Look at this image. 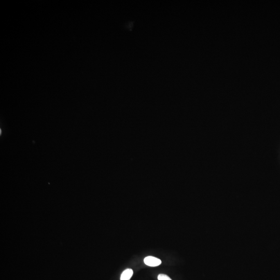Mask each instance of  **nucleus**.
I'll return each mask as SVG.
<instances>
[{
    "label": "nucleus",
    "instance_id": "7ed1b4c3",
    "mask_svg": "<svg viewBox=\"0 0 280 280\" xmlns=\"http://www.w3.org/2000/svg\"><path fill=\"white\" fill-rule=\"evenodd\" d=\"M158 280H172V279L168 277L167 275H164V274H160L158 275Z\"/></svg>",
    "mask_w": 280,
    "mask_h": 280
},
{
    "label": "nucleus",
    "instance_id": "f03ea898",
    "mask_svg": "<svg viewBox=\"0 0 280 280\" xmlns=\"http://www.w3.org/2000/svg\"><path fill=\"white\" fill-rule=\"evenodd\" d=\"M133 270L131 269H127L122 272L120 277V280H130L133 275Z\"/></svg>",
    "mask_w": 280,
    "mask_h": 280
},
{
    "label": "nucleus",
    "instance_id": "f257e3e1",
    "mask_svg": "<svg viewBox=\"0 0 280 280\" xmlns=\"http://www.w3.org/2000/svg\"><path fill=\"white\" fill-rule=\"evenodd\" d=\"M144 262L147 265L150 267H156L159 266L162 264V260L156 257L153 256L146 257L144 259Z\"/></svg>",
    "mask_w": 280,
    "mask_h": 280
}]
</instances>
